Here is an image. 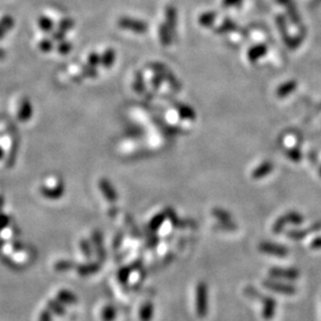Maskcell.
<instances>
[{"instance_id": "cell-1", "label": "cell", "mask_w": 321, "mask_h": 321, "mask_svg": "<svg viewBox=\"0 0 321 321\" xmlns=\"http://www.w3.org/2000/svg\"><path fill=\"white\" fill-rule=\"evenodd\" d=\"M244 292L249 298H257L261 302L263 319L270 321L275 317L277 311V300L275 298L267 295H263L252 286L245 287Z\"/></svg>"}, {"instance_id": "cell-2", "label": "cell", "mask_w": 321, "mask_h": 321, "mask_svg": "<svg viewBox=\"0 0 321 321\" xmlns=\"http://www.w3.org/2000/svg\"><path fill=\"white\" fill-rule=\"evenodd\" d=\"M195 312L200 318H205L209 312V291L205 282H200L195 288Z\"/></svg>"}, {"instance_id": "cell-3", "label": "cell", "mask_w": 321, "mask_h": 321, "mask_svg": "<svg viewBox=\"0 0 321 321\" xmlns=\"http://www.w3.org/2000/svg\"><path fill=\"white\" fill-rule=\"evenodd\" d=\"M305 218L302 217V214L297 211H289L286 212L283 216H281L273 225V233L280 234L284 231V229L289 225L298 226L304 223Z\"/></svg>"}, {"instance_id": "cell-4", "label": "cell", "mask_w": 321, "mask_h": 321, "mask_svg": "<svg viewBox=\"0 0 321 321\" xmlns=\"http://www.w3.org/2000/svg\"><path fill=\"white\" fill-rule=\"evenodd\" d=\"M258 248L261 253L265 255H270V256L279 257V258H285L289 254V249L287 248V246L276 243V242H271V241L261 242Z\"/></svg>"}, {"instance_id": "cell-5", "label": "cell", "mask_w": 321, "mask_h": 321, "mask_svg": "<svg viewBox=\"0 0 321 321\" xmlns=\"http://www.w3.org/2000/svg\"><path fill=\"white\" fill-rule=\"evenodd\" d=\"M263 286L271 291L284 295H293L296 293V288L293 285L282 281H277L276 279L266 280L265 282H263Z\"/></svg>"}, {"instance_id": "cell-6", "label": "cell", "mask_w": 321, "mask_h": 321, "mask_svg": "<svg viewBox=\"0 0 321 321\" xmlns=\"http://www.w3.org/2000/svg\"><path fill=\"white\" fill-rule=\"evenodd\" d=\"M212 216L218 220V227L220 229L228 231H234L237 229L233 218L231 217V214L227 210L223 208H214L212 210Z\"/></svg>"}, {"instance_id": "cell-7", "label": "cell", "mask_w": 321, "mask_h": 321, "mask_svg": "<svg viewBox=\"0 0 321 321\" xmlns=\"http://www.w3.org/2000/svg\"><path fill=\"white\" fill-rule=\"evenodd\" d=\"M269 274L272 279L282 281H295L300 276L296 269H282V267H274L270 270Z\"/></svg>"}, {"instance_id": "cell-8", "label": "cell", "mask_w": 321, "mask_h": 321, "mask_svg": "<svg viewBox=\"0 0 321 321\" xmlns=\"http://www.w3.org/2000/svg\"><path fill=\"white\" fill-rule=\"evenodd\" d=\"M119 26L124 29L132 30L136 33H146L148 30V25L144 21L131 19V18L127 17L121 18L119 20Z\"/></svg>"}, {"instance_id": "cell-9", "label": "cell", "mask_w": 321, "mask_h": 321, "mask_svg": "<svg viewBox=\"0 0 321 321\" xmlns=\"http://www.w3.org/2000/svg\"><path fill=\"white\" fill-rule=\"evenodd\" d=\"M321 231V221L313 224L309 228L299 229V230H291L288 231L287 236L292 240H302L311 234H315L317 232Z\"/></svg>"}, {"instance_id": "cell-10", "label": "cell", "mask_w": 321, "mask_h": 321, "mask_svg": "<svg viewBox=\"0 0 321 321\" xmlns=\"http://www.w3.org/2000/svg\"><path fill=\"white\" fill-rule=\"evenodd\" d=\"M275 166L272 162H263L262 164H260L257 168H255L252 172V178L254 180H260L263 179V178L270 176L272 174V172L274 171Z\"/></svg>"}, {"instance_id": "cell-11", "label": "cell", "mask_w": 321, "mask_h": 321, "mask_svg": "<svg viewBox=\"0 0 321 321\" xmlns=\"http://www.w3.org/2000/svg\"><path fill=\"white\" fill-rule=\"evenodd\" d=\"M100 187H101L103 194L105 195V198L110 202H115L117 200V192L115 191V189L113 188L112 184L109 181L101 180Z\"/></svg>"}, {"instance_id": "cell-12", "label": "cell", "mask_w": 321, "mask_h": 321, "mask_svg": "<svg viewBox=\"0 0 321 321\" xmlns=\"http://www.w3.org/2000/svg\"><path fill=\"white\" fill-rule=\"evenodd\" d=\"M116 60V55L115 51L113 49H109L106 50L104 55L101 58V64L105 67V68H111L114 64Z\"/></svg>"}, {"instance_id": "cell-13", "label": "cell", "mask_w": 321, "mask_h": 321, "mask_svg": "<svg viewBox=\"0 0 321 321\" xmlns=\"http://www.w3.org/2000/svg\"><path fill=\"white\" fill-rule=\"evenodd\" d=\"M31 106L29 104V102L27 100L23 101L22 105H21V109L19 111V119L21 121H27L28 119H30L31 117Z\"/></svg>"}, {"instance_id": "cell-14", "label": "cell", "mask_w": 321, "mask_h": 321, "mask_svg": "<svg viewBox=\"0 0 321 321\" xmlns=\"http://www.w3.org/2000/svg\"><path fill=\"white\" fill-rule=\"evenodd\" d=\"M264 53H266V47L264 46H257L254 47L253 49L249 50L248 52V58L251 61H256L259 58H261Z\"/></svg>"}, {"instance_id": "cell-15", "label": "cell", "mask_w": 321, "mask_h": 321, "mask_svg": "<svg viewBox=\"0 0 321 321\" xmlns=\"http://www.w3.org/2000/svg\"><path fill=\"white\" fill-rule=\"evenodd\" d=\"M153 316V306L151 302H148V304L144 305V307L141 308L140 310V318L144 321H150L151 318Z\"/></svg>"}, {"instance_id": "cell-16", "label": "cell", "mask_w": 321, "mask_h": 321, "mask_svg": "<svg viewBox=\"0 0 321 321\" xmlns=\"http://www.w3.org/2000/svg\"><path fill=\"white\" fill-rule=\"evenodd\" d=\"M99 266L97 264H88V265H83V266H80L78 269V272L80 275L82 276H86V275H91V274H94L98 271Z\"/></svg>"}, {"instance_id": "cell-17", "label": "cell", "mask_w": 321, "mask_h": 321, "mask_svg": "<svg viewBox=\"0 0 321 321\" xmlns=\"http://www.w3.org/2000/svg\"><path fill=\"white\" fill-rule=\"evenodd\" d=\"M59 299L66 302V304H73L74 301H76L75 296L69 291H61L59 293Z\"/></svg>"}, {"instance_id": "cell-18", "label": "cell", "mask_w": 321, "mask_h": 321, "mask_svg": "<svg viewBox=\"0 0 321 321\" xmlns=\"http://www.w3.org/2000/svg\"><path fill=\"white\" fill-rule=\"evenodd\" d=\"M287 157L289 159H291L292 162L294 163H298L301 160L302 158V155H301V152L298 150V149H290L288 152H287Z\"/></svg>"}, {"instance_id": "cell-19", "label": "cell", "mask_w": 321, "mask_h": 321, "mask_svg": "<svg viewBox=\"0 0 321 321\" xmlns=\"http://www.w3.org/2000/svg\"><path fill=\"white\" fill-rule=\"evenodd\" d=\"M294 87H295V83L294 82H288L286 84H284L283 86L280 87L279 95L280 96L287 95V94H289L290 92H292L294 90Z\"/></svg>"}, {"instance_id": "cell-20", "label": "cell", "mask_w": 321, "mask_h": 321, "mask_svg": "<svg viewBox=\"0 0 321 321\" xmlns=\"http://www.w3.org/2000/svg\"><path fill=\"white\" fill-rule=\"evenodd\" d=\"M43 193H44L45 195H47V197L57 198V197H60V195L63 193V188H62V187L52 188V189L44 188V189H43Z\"/></svg>"}, {"instance_id": "cell-21", "label": "cell", "mask_w": 321, "mask_h": 321, "mask_svg": "<svg viewBox=\"0 0 321 321\" xmlns=\"http://www.w3.org/2000/svg\"><path fill=\"white\" fill-rule=\"evenodd\" d=\"M160 39L165 45H169L171 42V35L168 27H162L160 28Z\"/></svg>"}, {"instance_id": "cell-22", "label": "cell", "mask_w": 321, "mask_h": 321, "mask_svg": "<svg viewBox=\"0 0 321 321\" xmlns=\"http://www.w3.org/2000/svg\"><path fill=\"white\" fill-rule=\"evenodd\" d=\"M39 25H40V27H41L43 30H45V31H49V30H51L52 27H53L52 21H51L50 19H48V18H46V17L40 18Z\"/></svg>"}, {"instance_id": "cell-23", "label": "cell", "mask_w": 321, "mask_h": 321, "mask_svg": "<svg viewBox=\"0 0 321 321\" xmlns=\"http://www.w3.org/2000/svg\"><path fill=\"white\" fill-rule=\"evenodd\" d=\"M166 217L164 216V214H162V216H158V217H155L152 222H151V228L152 229H157L159 228L160 226H162L164 224V221H165Z\"/></svg>"}, {"instance_id": "cell-24", "label": "cell", "mask_w": 321, "mask_h": 321, "mask_svg": "<svg viewBox=\"0 0 321 321\" xmlns=\"http://www.w3.org/2000/svg\"><path fill=\"white\" fill-rule=\"evenodd\" d=\"M115 310L112 307H106L103 311V318L106 321H111L115 317Z\"/></svg>"}, {"instance_id": "cell-25", "label": "cell", "mask_w": 321, "mask_h": 321, "mask_svg": "<svg viewBox=\"0 0 321 321\" xmlns=\"http://www.w3.org/2000/svg\"><path fill=\"white\" fill-rule=\"evenodd\" d=\"M180 116L184 119H193L194 118V114L192 112L191 109H188V107H182L180 110Z\"/></svg>"}, {"instance_id": "cell-26", "label": "cell", "mask_w": 321, "mask_h": 321, "mask_svg": "<svg viewBox=\"0 0 321 321\" xmlns=\"http://www.w3.org/2000/svg\"><path fill=\"white\" fill-rule=\"evenodd\" d=\"M213 19H214V15H213V14H205L204 16L201 17L200 21H201V23L204 24V25H209V24L212 23Z\"/></svg>"}, {"instance_id": "cell-27", "label": "cell", "mask_w": 321, "mask_h": 321, "mask_svg": "<svg viewBox=\"0 0 321 321\" xmlns=\"http://www.w3.org/2000/svg\"><path fill=\"white\" fill-rule=\"evenodd\" d=\"M88 63H90V66L95 67L101 63V58L99 56L95 55V53H93V55L88 57Z\"/></svg>"}, {"instance_id": "cell-28", "label": "cell", "mask_w": 321, "mask_h": 321, "mask_svg": "<svg viewBox=\"0 0 321 321\" xmlns=\"http://www.w3.org/2000/svg\"><path fill=\"white\" fill-rule=\"evenodd\" d=\"M0 25H2L5 29H10V28L13 27L14 22H13L11 17H6L2 20V24H0Z\"/></svg>"}, {"instance_id": "cell-29", "label": "cell", "mask_w": 321, "mask_h": 321, "mask_svg": "<svg viewBox=\"0 0 321 321\" xmlns=\"http://www.w3.org/2000/svg\"><path fill=\"white\" fill-rule=\"evenodd\" d=\"M71 49H72V46H71V44L67 43V42H64L60 45L59 47V51L61 53H63V55H66V53H69L71 51Z\"/></svg>"}, {"instance_id": "cell-30", "label": "cell", "mask_w": 321, "mask_h": 321, "mask_svg": "<svg viewBox=\"0 0 321 321\" xmlns=\"http://www.w3.org/2000/svg\"><path fill=\"white\" fill-rule=\"evenodd\" d=\"M310 247L311 249H321V236H318L315 239H313L310 243Z\"/></svg>"}, {"instance_id": "cell-31", "label": "cell", "mask_w": 321, "mask_h": 321, "mask_svg": "<svg viewBox=\"0 0 321 321\" xmlns=\"http://www.w3.org/2000/svg\"><path fill=\"white\" fill-rule=\"evenodd\" d=\"M49 307H50L52 310H55L56 312H58L60 315H63V313H64L63 308H62V307H60V305H59V304H57L56 301L51 300V301L49 302Z\"/></svg>"}, {"instance_id": "cell-32", "label": "cell", "mask_w": 321, "mask_h": 321, "mask_svg": "<svg viewBox=\"0 0 321 321\" xmlns=\"http://www.w3.org/2000/svg\"><path fill=\"white\" fill-rule=\"evenodd\" d=\"M40 48L43 50V51H50L51 48H52V44L50 41L44 39L43 41H41L40 43Z\"/></svg>"}, {"instance_id": "cell-33", "label": "cell", "mask_w": 321, "mask_h": 321, "mask_svg": "<svg viewBox=\"0 0 321 321\" xmlns=\"http://www.w3.org/2000/svg\"><path fill=\"white\" fill-rule=\"evenodd\" d=\"M72 26H73V22H72V21H70V20H64V21L61 23L60 28H61V30L64 32V31H66V30L70 29Z\"/></svg>"}, {"instance_id": "cell-34", "label": "cell", "mask_w": 321, "mask_h": 321, "mask_svg": "<svg viewBox=\"0 0 321 321\" xmlns=\"http://www.w3.org/2000/svg\"><path fill=\"white\" fill-rule=\"evenodd\" d=\"M71 267V264L67 261H63V262H60L57 264V270L59 271H64V270H69Z\"/></svg>"}, {"instance_id": "cell-35", "label": "cell", "mask_w": 321, "mask_h": 321, "mask_svg": "<svg viewBox=\"0 0 321 321\" xmlns=\"http://www.w3.org/2000/svg\"><path fill=\"white\" fill-rule=\"evenodd\" d=\"M134 87L136 88V91L138 92V93H141L142 91H144V88H145V86H144V82H142V80L140 79H137L136 80V83L134 84Z\"/></svg>"}, {"instance_id": "cell-36", "label": "cell", "mask_w": 321, "mask_h": 321, "mask_svg": "<svg viewBox=\"0 0 321 321\" xmlns=\"http://www.w3.org/2000/svg\"><path fill=\"white\" fill-rule=\"evenodd\" d=\"M40 321H51L50 313L47 311H44L40 317Z\"/></svg>"}, {"instance_id": "cell-37", "label": "cell", "mask_w": 321, "mask_h": 321, "mask_svg": "<svg viewBox=\"0 0 321 321\" xmlns=\"http://www.w3.org/2000/svg\"><path fill=\"white\" fill-rule=\"evenodd\" d=\"M9 222V219L6 217H0V229L3 227H5L7 225V223Z\"/></svg>"}, {"instance_id": "cell-38", "label": "cell", "mask_w": 321, "mask_h": 321, "mask_svg": "<svg viewBox=\"0 0 321 321\" xmlns=\"http://www.w3.org/2000/svg\"><path fill=\"white\" fill-rule=\"evenodd\" d=\"M3 156H4V151H3L2 148H0V159L3 158Z\"/></svg>"}, {"instance_id": "cell-39", "label": "cell", "mask_w": 321, "mask_h": 321, "mask_svg": "<svg viewBox=\"0 0 321 321\" xmlns=\"http://www.w3.org/2000/svg\"><path fill=\"white\" fill-rule=\"evenodd\" d=\"M319 176H320V178H321V168H320V170H319Z\"/></svg>"}, {"instance_id": "cell-40", "label": "cell", "mask_w": 321, "mask_h": 321, "mask_svg": "<svg viewBox=\"0 0 321 321\" xmlns=\"http://www.w3.org/2000/svg\"><path fill=\"white\" fill-rule=\"evenodd\" d=\"M2 205H3V201H2V200H0V207H2Z\"/></svg>"}]
</instances>
